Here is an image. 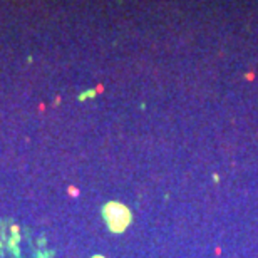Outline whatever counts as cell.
Returning a JSON list of instances; mask_svg holds the SVG:
<instances>
[{"instance_id":"6da1fadb","label":"cell","mask_w":258,"mask_h":258,"mask_svg":"<svg viewBox=\"0 0 258 258\" xmlns=\"http://www.w3.org/2000/svg\"><path fill=\"white\" fill-rule=\"evenodd\" d=\"M0 258H52L44 240L15 223H0Z\"/></svg>"}]
</instances>
